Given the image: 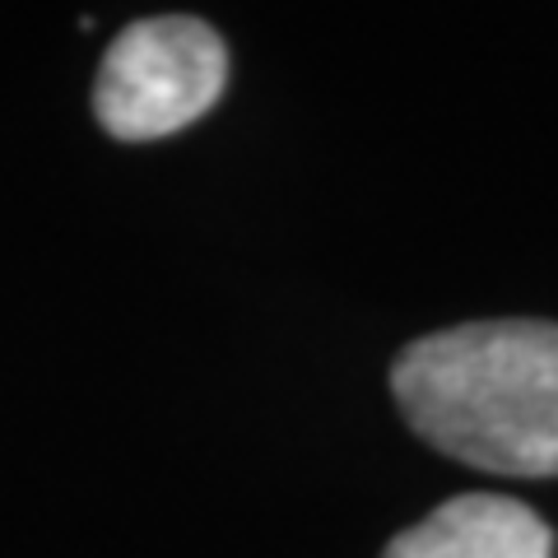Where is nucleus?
<instances>
[{
  "label": "nucleus",
  "mask_w": 558,
  "mask_h": 558,
  "mask_svg": "<svg viewBox=\"0 0 558 558\" xmlns=\"http://www.w3.org/2000/svg\"><path fill=\"white\" fill-rule=\"evenodd\" d=\"M400 414L428 447L494 475H558V322H465L400 349Z\"/></svg>",
  "instance_id": "nucleus-1"
},
{
  "label": "nucleus",
  "mask_w": 558,
  "mask_h": 558,
  "mask_svg": "<svg viewBox=\"0 0 558 558\" xmlns=\"http://www.w3.org/2000/svg\"><path fill=\"white\" fill-rule=\"evenodd\" d=\"M229 80V51L205 20H140L108 47L94 112L117 140H159L205 117Z\"/></svg>",
  "instance_id": "nucleus-2"
},
{
  "label": "nucleus",
  "mask_w": 558,
  "mask_h": 558,
  "mask_svg": "<svg viewBox=\"0 0 558 558\" xmlns=\"http://www.w3.org/2000/svg\"><path fill=\"white\" fill-rule=\"evenodd\" d=\"M381 558H554V535L526 502L461 494L400 531Z\"/></svg>",
  "instance_id": "nucleus-3"
}]
</instances>
